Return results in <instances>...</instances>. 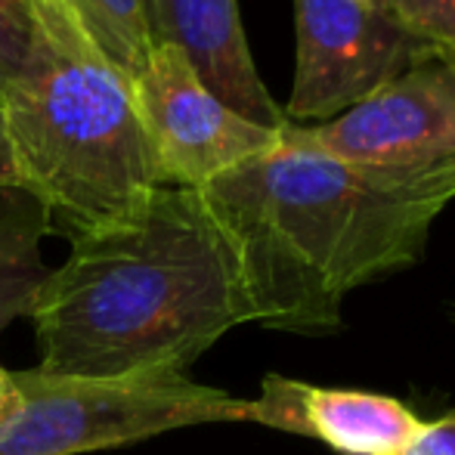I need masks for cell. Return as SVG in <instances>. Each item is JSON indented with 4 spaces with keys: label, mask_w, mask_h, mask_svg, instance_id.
I'll list each match as a JSON object with an SVG mask.
<instances>
[{
    "label": "cell",
    "mask_w": 455,
    "mask_h": 455,
    "mask_svg": "<svg viewBox=\"0 0 455 455\" xmlns=\"http://www.w3.org/2000/svg\"><path fill=\"white\" fill-rule=\"evenodd\" d=\"M37 369L127 378L186 371L254 323L233 235L202 189L158 186L133 214L75 235L31 307Z\"/></svg>",
    "instance_id": "1"
},
{
    "label": "cell",
    "mask_w": 455,
    "mask_h": 455,
    "mask_svg": "<svg viewBox=\"0 0 455 455\" xmlns=\"http://www.w3.org/2000/svg\"><path fill=\"white\" fill-rule=\"evenodd\" d=\"M233 235L254 323L300 335L344 325V298L425 258L450 198L347 164L279 131L270 152L202 189Z\"/></svg>",
    "instance_id": "2"
},
{
    "label": "cell",
    "mask_w": 455,
    "mask_h": 455,
    "mask_svg": "<svg viewBox=\"0 0 455 455\" xmlns=\"http://www.w3.org/2000/svg\"><path fill=\"white\" fill-rule=\"evenodd\" d=\"M35 44L4 84L19 186L75 235L133 214L162 186L133 84L62 0H31Z\"/></svg>",
    "instance_id": "3"
},
{
    "label": "cell",
    "mask_w": 455,
    "mask_h": 455,
    "mask_svg": "<svg viewBox=\"0 0 455 455\" xmlns=\"http://www.w3.org/2000/svg\"><path fill=\"white\" fill-rule=\"evenodd\" d=\"M19 406L0 431V455H84L217 421H248V400L186 371L127 378L12 371Z\"/></svg>",
    "instance_id": "4"
},
{
    "label": "cell",
    "mask_w": 455,
    "mask_h": 455,
    "mask_svg": "<svg viewBox=\"0 0 455 455\" xmlns=\"http://www.w3.org/2000/svg\"><path fill=\"white\" fill-rule=\"evenodd\" d=\"M291 140L347 164L431 183L455 198V50L431 56L325 124H285Z\"/></svg>",
    "instance_id": "5"
},
{
    "label": "cell",
    "mask_w": 455,
    "mask_h": 455,
    "mask_svg": "<svg viewBox=\"0 0 455 455\" xmlns=\"http://www.w3.org/2000/svg\"><path fill=\"white\" fill-rule=\"evenodd\" d=\"M298 66L288 124H325L396 75L443 53L375 0H294Z\"/></svg>",
    "instance_id": "6"
},
{
    "label": "cell",
    "mask_w": 455,
    "mask_h": 455,
    "mask_svg": "<svg viewBox=\"0 0 455 455\" xmlns=\"http://www.w3.org/2000/svg\"><path fill=\"white\" fill-rule=\"evenodd\" d=\"M133 100L162 186L204 189L217 177L270 152L279 131L242 118L220 102L171 44H152Z\"/></svg>",
    "instance_id": "7"
},
{
    "label": "cell",
    "mask_w": 455,
    "mask_h": 455,
    "mask_svg": "<svg viewBox=\"0 0 455 455\" xmlns=\"http://www.w3.org/2000/svg\"><path fill=\"white\" fill-rule=\"evenodd\" d=\"M248 421L319 440L338 455H403L425 419L390 394L267 375L248 400Z\"/></svg>",
    "instance_id": "8"
},
{
    "label": "cell",
    "mask_w": 455,
    "mask_h": 455,
    "mask_svg": "<svg viewBox=\"0 0 455 455\" xmlns=\"http://www.w3.org/2000/svg\"><path fill=\"white\" fill-rule=\"evenodd\" d=\"M143 10L152 44L180 50L217 100L260 127L288 124L251 60L239 0H143Z\"/></svg>",
    "instance_id": "9"
},
{
    "label": "cell",
    "mask_w": 455,
    "mask_h": 455,
    "mask_svg": "<svg viewBox=\"0 0 455 455\" xmlns=\"http://www.w3.org/2000/svg\"><path fill=\"white\" fill-rule=\"evenodd\" d=\"M50 211L25 189H0V331L28 316L50 267L41 242L50 233Z\"/></svg>",
    "instance_id": "10"
},
{
    "label": "cell",
    "mask_w": 455,
    "mask_h": 455,
    "mask_svg": "<svg viewBox=\"0 0 455 455\" xmlns=\"http://www.w3.org/2000/svg\"><path fill=\"white\" fill-rule=\"evenodd\" d=\"M102 56L133 84L149 60L152 37L143 0H62Z\"/></svg>",
    "instance_id": "11"
},
{
    "label": "cell",
    "mask_w": 455,
    "mask_h": 455,
    "mask_svg": "<svg viewBox=\"0 0 455 455\" xmlns=\"http://www.w3.org/2000/svg\"><path fill=\"white\" fill-rule=\"evenodd\" d=\"M421 37L455 50V0H375Z\"/></svg>",
    "instance_id": "12"
},
{
    "label": "cell",
    "mask_w": 455,
    "mask_h": 455,
    "mask_svg": "<svg viewBox=\"0 0 455 455\" xmlns=\"http://www.w3.org/2000/svg\"><path fill=\"white\" fill-rule=\"evenodd\" d=\"M35 44L31 0H0V78L10 81L25 66Z\"/></svg>",
    "instance_id": "13"
},
{
    "label": "cell",
    "mask_w": 455,
    "mask_h": 455,
    "mask_svg": "<svg viewBox=\"0 0 455 455\" xmlns=\"http://www.w3.org/2000/svg\"><path fill=\"white\" fill-rule=\"evenodd\" d=\"M403 455H455V409L431 421H421Z\"/></svg>",
    "instance_id": "14"
},
{
    "label": "cell",
    "mask_w": 455,
    "mask_h": 455,
    "mask_svg": "<svg viewBox=\"0 0 455 455\" xmlns=\"http://www.w3.org/2000/svg\"><path fill=\"white\" fill-rule=\"evenodd\" d=\"M16 406H19V390H16V381H12V371H6L4 365H0V431L10 425Z\"/></svg>",
    "instance_id": "15"
},
{
    "label": "cell",
    "mask_w": 455,
    "mask_h": 455,
    "mask_svg": "<svg viewBox=\"0 0 455 455\" xmlns=\"http://www.w3.org/2000/svg\"><path fill=\"white\" fill-rule=\"evenodd\" d=\"M0 189H22L19 186L16 164H12V152L6 143V131H4V115H0Z\"/></svg>",
    "instance_id": "16"
},
{
    "label": "cell",
    "mask_w": 455,
    "mask_h": 455,
    "mask_svg": "<svg viewBox=\"0 0 455 455\" xmlns=\"http://www.w3.org/2000/svg\"><path fill=\"white\" fill-rule=\"evenodd\" d=\"M4 84H6V81L0 78V102H4Z\"/></svg>",
    "instance_id": "17"
}]
</instances>
